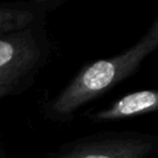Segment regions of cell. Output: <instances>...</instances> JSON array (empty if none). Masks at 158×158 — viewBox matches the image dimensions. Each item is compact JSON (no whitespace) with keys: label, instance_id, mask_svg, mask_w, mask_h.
Instances as JSON below:
<instances>
[{"label":"cell","instance_id":"1","mask_svg":"<svg viewBox=\"0 0 158 158\" xmlns=\"http://www.w3.org/2000/svg\"><path fill=\"white\" fill-rule=\"evenodd\" d=\"M158 48V16L146 32L123 52L84 65L48 102L49 117L64 120L85 104L98 99L139 70L142 63Z\"/></svg>","mask_w":158,"mask_h":158},{"label":"cell","instance_id":"2","mask_svg":"<svg viewBox=\"0 0 158 158\" xmlns=\"http://www.w3.org/2000/svg\"><path fill=\"white\" fill-rule=\"evenodd\" d=\"M51 53L46 21L0 36V100L31 86Z\"/></svg>","mask_w":158,"mask_h":158},{"label":"cell","instance_id":"3","mask_svg":"<svg viewBox=\"0 0 158 158\" xmlns=\"http://www.w3.org/2000/svg\"><path fill=\"white\" fill-rule=\"evenodd\" d=\"M152 147L147 138H117L80 144L58 158H144Z\"/></svg>","mask_w":158,"mask_h":158},{"label":"cell","instance_id":"4","mask_svg":"<svg viewBox=\"0 0 158 158\" xmlns=\"http://www.w3.org/2000/svg\"><path fill=\"white\" fill-rule=\"evenodd\" d=\"M158 109V93L156 90H138L122 96L111 106L95 112L94 121H115L144 115Z\"/></svg>","mask_w":158,"mask_h":158},{"label":"cell","instance_id":"5","mask_svg":"<svg viewBox=\"0 0 158 158\" xmlns=\"http://www.w3.org/2000/svg\"><path fill=\"white\" fill-rule=\"evenodd\" d=\"M48 10L46 6L31 2L0 1V36L47 21Z\"/></svg>","mask_w":158,"mask_h":158},{"label":"cell","instance_id":"6","mask_svg":"<svg viewBox=\"0 0 158 158\" xmlns=\"http://www.w3.org/2000/svg\"><path fill=\"white\" fill-rule=\"evenodd\" d=\"M0 1H16V2H31V4H36V5H41V6H46L47 9L52 10L56 6H58L59 4L68 1V0H0Z\"/></svg>","mask_w":158,"mask_h":158}]
</instances>
